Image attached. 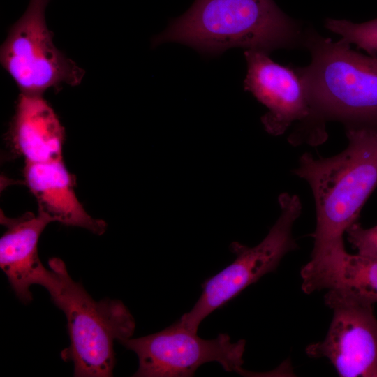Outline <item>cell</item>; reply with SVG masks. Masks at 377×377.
<instances>
[{
    "instance_id": "cell-1",
    "label": "cell",
    "mask_w": 377,
    "mask_h": 377,
    "mask_svg": "<svg viewBox=\"0 0 377 377\" xmlns=\"http://www.w3.org/2000/svg\"><path fill=\"white\" fill-rule=\"evenodd\" d=\"M347 147L328 158L304 154L294 174L310 186L316 226L311 258L345 249L343 236L357 222L377 187V126H347Z\"/></svg>"
},
{
    "instance_id": "cell-2",
    "label": "cell",
    "mask_w": 377,
    "mask_h": 377,
    "mask_svg": "<svg viewBox=\"0 0 377 377\" xmlns=\"http://www.w3.org/2000/svg\"><path fill=\"white\" fill-rule=\"evenodd\" d=\"M300 38L296 24L273 0H195L152 43L177 42L212 55L232 47L269 54Z\"/></svg>"
},
{
    "instance_id": "cell-3",
    "label": "cell",
    "mask_w": 377,
    "mask_h": 377,
    "mask_svg": "<svg viewBox=\"0 0 377 377\" xmlns=\"http://www.w3.org/2000/svg\"><path fill=\"white\" fill-rule=\"evenodd\" d=\"M309 66L297 69L305 87L308 120H334L347 126H377V59L310 33Z\"/></svg>"
},
{
    "instance_id": "cell-4",
    "label": "cell",
    "mask_w": 377,
    "mask_h": 377,
    "mask_svg": "<svg viewBox=\"0 0 377 377\" xmlns=\"http://www.w3.org/2000/svg\"><path fill=\"white\" fill-rule=\"evenodd\" d=\"M48 265L53 278L46 290L67 320L70 344L61 352V359L73 362L74 376H112L114 341L132 337L135 329L133 315L120 300H94L72 279L61 259L52 258Z\"/></svg>"
},
{
    "instance_id": "cell-5",
    "label": "cell",
    "mask_w": 377,
    "mask_h": 377,
    "mask_svg": "<svg viewBox=\"0 0 377 377\" xmlns=\"http://www.w3.org/2000/svg\"><path fill=\"white\" fill-rule=\"evenodd\" d=\"M279 203L280 215L267 236L253 247L239 242L231 244L235 259L204 283L196 303L177 321L180 325L197 333L210 313L275 270L284 256L297 247L292 231L302 212L300 200L296 195L284 193L279 196Z\"/></svg>"
},
{
    "instance_id": "cell-6",
    "label": "cell",
    "mask_w": 377,
    "mask_h": 377,
    "mask_svg": "<svg viewBox=\"0 0 377 377\" xmlns=\"http://www.w3.org/2000/svg\"><path fill=\"white\" fill-rule=\"evenodd\" d=\"M50 1L29 0L1 46V64L21 94L43 96L50 88L79 85L84 76V70L54 44L45 17Z\"/></svg>"
},
{
    "instance_id": "cell-7",
    "label": "cell",
    "mask_w": 377,
    "mask_h": 377,
    "mask_svg": "<svg viewBox=\"0 0 377 377\" xmlns=\"http://www.w3.org/2000/svg\"><path fill=\"white\" fill-rule=\"evenodd\" d=\"M138 357L136 377H189L205 363L216 362L228 372L244 374L245 340L227 334L204 339L177 322L156 333L119 342Z\"/></svg>"
},
{
    "instance_id": "cell-8",
    "label": "cell",
    "mask_w": 377,
    "mask_h": 377,
    "mask_svg": "<svg viewBox=\"0 0 377 377\" xmlns=\"http://www.w3.org/2000/svg\"><path fill=\"white\" fill-rule=\"evenodd\" d=\"M324 300L332 320L323 341L308 346L306 354L327 358L342 377H377L374 302L346 286L328 289Z\"/></svg>"
},
{
    "instance_id": "cell-9",
    "label": "cell",
    "mask_w": 377,
    "mask_h": 377,
    "mask_svg": "<svg viewBox=\"0 0 377 377\" xmlns=\"http://www.w3.org/2000/svg\"><path fill=\"white\" fill-rule=\"evenodd\" d=\"M244 55L247 62L244 89L268 109L261 118L265 130L279 135L294 121L308 120L311 114L308 96L297 71L274 62L262 51L246 50Z\"/></svg>"
},
{
    "instance_id": "cell-10",
    "label": "cell",
    "mask_w": 377,
    "mask_h": 377,
    "mask_svg": "<svg viewBox=\"0 0 377 377\" xmlns=\"http://www.w3.org/2000/svg\"><path fill=\"white\" fill-rule=\"evenodd\" d=\"M6 230L0 239V267L17 297L23 303L32 301L30 287L40 285L45 289L52 279L38 255L39 237L51 220L38 213L27 212L18 218L1 216Z\"/></svg>"
},
{
    "instance_id": "cell-11",
    "label": "cell",
    "mask_w": 377,
    "mask_h": 377,
    "mask_svg": "<svg viewBox=\"0 0 377 377\" xmlns=\"http://www.w3.org/2000/svg\"><path fill=\"white\" fill-rule=\"evenodd\" d=\"M25 182L38 205V213L52 222L76 226L101 235L106 223L90 216L74 191V179L62 160L47 163H25Z\"/></svg>"
},
{
    "instance_id": "cell-12",
    "label": "cell",
    "mask_w": 377,
    "mask_h": 377,
    "mask_svg": "<svg viewBox=\"0 0 377 377\" xmlns=\"http://www.w3.org/2000/svg\"><path fill=\"white\" fill-rule=\"evenodd\" d=\"M9 133L25 163L62 160L64 128L43 96L20 93Z\"/></svg>"
},
{
    "instance_id": "cell-13",
    "label": "cell",
    "mask_w": 377,
    "mask_h": 377,
    "mask_svg": "<svg viewBox=\"0 0 377 377\" xmlns=\"http://www.w3.org/2000/svg\"><path fill=\"white\" fill-rule=\"evenodd\" d=\"M302 288L309 294L338 286L350 288L377 302V260L350 254L346 249L311 258L301 270Z\"/></svg>"
},
{
    "instance_id": "cell-14",
    "label": "cell",
    "mask_w": 377,
    "mask_h": 377,
    "mask_svg": "<svg viewBox=\"0 0 377 377\" xmlns=\"http://www.w3.org/2000/svg\"><path fill=\"white\" fill-rule=\"evenodd\" d=\"M325 27L341 36V40L355 44L377 59V19L363 23L344 20L328 19Z\"/></svg>"
},
{
    "instance_id": "cell-15",
    "label": "cell",
    "mask_w": 377,
    "mask_h": 377,
    "mask_svg": "<svg viewBox=\"0 0 377 377\" xmlns=\"http://www.w3.org/2000/svg\"><path fill=\"white\" fill-rule=\"evenodd\" d=\"M346 232L348 242L357 251V254L377 260V224L364 228L357 222Z\"/></svg>"
}]
</instances>
